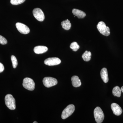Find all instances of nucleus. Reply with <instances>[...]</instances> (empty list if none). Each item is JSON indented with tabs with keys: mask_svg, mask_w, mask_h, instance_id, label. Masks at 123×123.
Returning <instances> with one entry per match:
<instances>
[{
	"mask_svg": "<svg viewBox=\"0 0 123 123\" xmlns=\"http://www.w3.org/2000/svg\"><path fill=\"white\" fill-rule=\"evenodd\" d=\"M5 102L7 107L10 110H15L16 108L15 100L12 95L8 94L5 96Z\"/></svg>",
	"mask_w": 123,
	"mask_h": 123,
	"instance_id": "1",
	"label": "nucleus"
},
{
	"mask_svg": "<svg viewBox=\"0 0 123 123\" xmlns=\"http://www.w3.org/2000/svg\"><path fill=\"white\" fill-rule=\"evenodd\" d=\"M94 115L97 123H102L104 118V115L101 108L99 107L95 108L94 111Z\"/></svg>",
	"mask_w": 123,
	"mask_h": 123,
	"instance_id": "2",
	"label": "nucleus"
},
{
	"mask_svg": "<svg viewBox=\"0 0 123 123\" xmlns=\"http://www.w3.org/2000/svg\"><path fill=\"white\" fill-rule=\"evenodd\" d=\"M97 28L100 33L105 36H108L110 34V29L106 26L105 23L99 22L97 25Z\"/></svg>",
	"mask_w": 123,
	"mask_h": 123,
	"instance_id": "3",
	"label": "nucleus"
},
{
	"mask_svg": "<svg viewBox=\"0 0 123 123\" xmlns=\"http://www.w3.org/2000/svg\"><path fill=\"white\" fill-rule=\"evenodd\" d=\"M75 110V106L73 104H70L67 106L63 111L61 117L63 119H65L72 114Z\"/></svg>",
	"mask_w": 123,
	"mask_h": 123,
	"instance_id": "4",
	"label": "nucleus"
},
{
	"mask_svg": "<svg viewBox=\"0 0 123 123\" xmlns=\"http://www.w3.org/2000/svg\"><path fill=\"white\" fill-rule=\"evenodd\" d=\"M23 86L24 88L30 91H33L35 88V83L33 79L25 78L23 80Z\"/></svg>",
	"mask_w": 123,
	"mask_h": 123,
	"instance_id": "5",
	"label": "nucleus"
},
{
	"mask_svg": "<svg viewBox=\"0 0 123 123\" xmlns=\"http://www.w3.org/2000/svg\"><path fill=\"white\" fill-rule=\"evenodd\" d=\"M57 79L51 77H46L43 79V83L47 88H50L56 85L57 84Z\"/></svg>",
	"mask_w": 123,
	"mask_h": 123,
	"instance_id": "6",
	"label": "nucleus"
},
{
	"mask_svg": "<svg viewBox=\"0 0 123 123\" xmlns=\"http://www.w3.org/2000/svg\"><path fill=\"white\" fill-rule=\"evenodd\" d=\"M33 13L34 17L38 21L42 22L44 20V13L41 9L39 8L34 9L33 10Z\"/></svg>",
	"mask_w": 123,
	"mask_h": 123,
	"instance_id": "7",
	"label": "nucleus"
},
{
	"mask_svg": "<svg viewBox=\"0 0 123 123\" xmlns=\"http://www.w3.org/2000/svg\"><path fill=\"white\" fill-rule=\"evenodd\" d=\"M61 60L57 57H50L46 59L44 61V63L48 66L58 65L61 63Z\"/></svg>",
	"mask_w": 123,
	"mask_h": 123,
	"instance_id": "8",
	"label": "nucleus"
},
{
	"mask_svg": "<svg viewBox=\"0 0 123 123\" xmlns=\"http://www.w3.org/2000/svg\"><path fill=\"white\" fill-rule=\"evenodd\" d=\"M16 27L18 31L21 34H27L30 32V29L25 24L18 22L16 24Z\"/></svg>",
	"mask_w": 123,
	"mask_h": 123,
	"instance_id": "9",
	"label": "nucleus"
},
{
	"mask_svg": "<svg viewBox=\"0 0 123 123\" xmlns=\"http://www.w3.org/2000/svg\"><path fill=\"white\" fill-rule=\"evenodd\" d=\"M111 110L114 114L116 116L120 115L123 112V110L117 104L113 103L111 105Z\"/></svg>",
	"mask_w": 123,
	"mask_h": 123,
	"instance_id": "10",
	"label": "nucleus"
},
{
	"mask_svg": "<svg viewBox=\"0 0 123 123\" xmlns=\"http://www.w3.org/2000/svg\"><path fill=\"white\" fill-rule=\"evenodd\" d=\"M48 50V48L47 47L42 46H36L34 49L35 53L37 54H43L46 52Z\"/></svg>",
	"mask_w": 123,
	"mask_h": 123,
	"instance_id": "11",
	"label": "nucleus"
},
{
	"mask_svg": "<svg viewBox=\"0 0 123 123\" xmlns=\"http://www.w3.org/2000/svg\"><path fill=\"white\" fill-rule=\"evenodd\" d=\"M101 76L102 80L105 83H107L109 81L108 74L107 70L106 68H103L101 69Z\"/></svg>",
	"mask_w": 123,
	"mask_h": 123,
	"instance_id": "12",
	"label": "nucleus"
},
{
	"mask_svg": "<svg viewBox=\"0 0 123 123\" xmlns=\"http://www.w3.org/2000/svg\"><path fill=\"white\" fill-rule=\"evenodd\" d=\"M72 13L74 15L79 18H84L86 16V14L84 11L77 9H74L72 10Z\"/></svg>",
	"mask_w": 123,
	"mask_h": 123,
	"instance_id": "13",
	"label": "nucleus"
},
{
	"mask_svg": "<svg viewBox=\"0 0 123 123\" xmlns=\"http://www.w3.org/2000/svg\"><path fill=\"white\" fill-rule=\"evenodd\" d=\"M72 84L74 87H78L80 86L81 85L80 80L79 77L77 76H74L71 78Z\"/></svg>",
	"mask_w": 123,
	"mask_h": 123,
	"instance_id": "14",
	"label": "nucleus"
},
{
	"mask_svg": "<svg viewBox=\"0 0 123 123\" xmlns=\"http://www.w3.org/2000/svg\"><path fill=\"white\" fill-rule=\"evenodd\" d=\"M61 24L63 29L66 30H68L71 28V24L68 19L63 21Z\"/></svg>",
	"mask_w": 123,
	"mask_h": 123,
	"instance_id": "15",
	"label": "nucleus"
},
{
	"mask_svg": "<svg viewBox=\"0 0 123 123\" xmlns=\"http://www.w3.org/2000/svg\"><path fill=\"white\" fill-rule=\"evenodd\" d=\"M121 89L118 86H115L112 90V94L115 97H120L121 94Z\"/></svg>",
	"mask_w": 123,
	"mask_h": 123,
	"instance_id": "16",
	"label": "nucleus"
},
{
	"mask_svg": "<svg viewBox=\"0 0 123 123\" xmlns=\"http://www.w3.org/2000/svg\"><path fill=\"white\" fill-rule=\"evenodd\" d=\"M91 53L90 51H86L82 56V59L84 61L88 62L91 59Z\"/></svg>",
	"mask_w": 123,
	"mask_h": 123,
	"instance_id": "17",
	"label": "nucleus"
},
{
	"mask_svg": "<svg viewBox=\"0 0 123 123\" xmlns=\"http://www.w3.org/2000/svg\"><path fill=\"white\" fill-rule=\"evenodd\" d=\"M70 48L74 51H77L80 48V46L76 42H74L71 43L70 46Z\"/></svg>",
	"mask_w": 123,
	"mask_h": 123,
	"instance_id": "18",
	"label": "nucleus"
},
{
	"mask_svg": "<svg viewBox=\"0 0 123 123\" xmlns=\"http://www.w3.org/2000/svg\"><path fill=\"white\" fill-rule=\"evenodd\" d=\"M11 60L12 63L13 67V68H15L17 66L18 63L17 58L14 56L12 55L11 56Z\"/></svg>",
	"mask_w": 123,
	"mask_h": 123,
	"instance_id": "19",
	"label": "nucleus"
},
{
	"mask_svg": "<svg viewBox=\"0 0 123 123\" xmlns=\"http://www.w3.org/2000/svg\"><path fill=\"white\" fill-rule=\"evenodd\" d=\"M25 0H10V2L12 5H17L23 3Z\"/></svg>",
	"mask_w": 123,
	"mask_h": 123,
	"instance_id": "20",
	"label": "nucleus"
},
{
	"mask_svg": "<svg viewBox=\"0 0 123 123\" xmlns=\"http://www.w3.org/2000/svg\"><path fill=\"white\" fill-rule=\"evenodd\" d=\"M7 43V39L2 36L0 35V43L2 45H4Z\"/></svg>",
	"mask_w": 123,
	"mask_h": 123,
	"instance_id": "21",
	"label": "nucleus"
},
{
	"mask_svg": "<svg viewBox=\"0 0 123 123\" xmlns=\"http://www.w3.org/2000/svg\"><path fill=\"white\" fill-rule=\"evenodd\" d=\"M4 66L1 63H0V73H2L4 70Z\"/></svg>",
	"mask_w": 123,
	"mask_h": 123,
	"instance_id": "22",
	"label": "nucleus"
},
{
	"mask_svg": "<svg viewBox=\"0 0 123 123\" xmlns=\"http://www.w3.org/2000/svg\"><path fill=\"white\" fill-rule=\"evenodd\" d=\"M121 92H123V86H122L121 88Z\"/></svg>",
	"mask_w": 123,
	"mask_h": 123,
	"instance_id": "23",
	"label": "nucleus"
},
{
	"mask_svg": "<svg viewBox=\"0 0 123 123\" xmlns=\"http://www.w3.org/2000/svg\"><path fill=\"white\" fill-rule=\"evenodd\" d=\"M37 122H36V121H34V122H33V123H37Z\"/></svg>",
	"mask_w": 123,
	"mask_h": 123,
	"instance_id": "24",
	"label": "nucleus"
}]
</instances>
